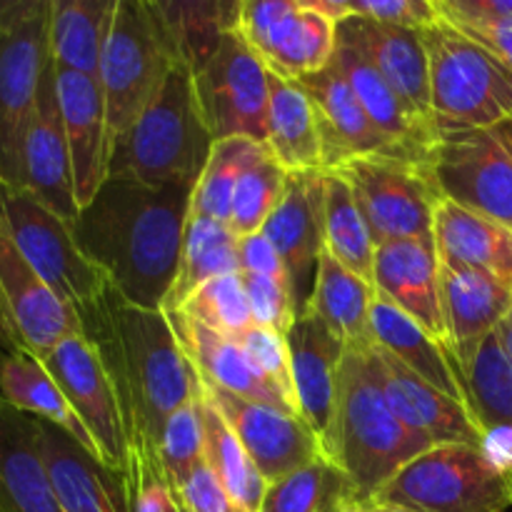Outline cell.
I'll return each instance as SVG.
<instances>
[{
  "label": "cell",
  "instance_id": "cell-1",
  "mask_svg": "<svg viewBox=\"0 0 512 512\" xmlns=\"http://www.w3.org/2000/svg\"><path fill=\"white\" fill-rule=\"evenodd\" d=\"M193 188L108 173L95 198L78 210L75 243L130 305L163 310L178 275Z\"/></svg>",
  "mask_w": 512,
  "mask_h": 512
},
{
  "label": "cell",
  "instance_id": "cell-2",
  "mask_svg": "<svg viewBox=\"0 0 512 512\" xmlns=\"http://www.w3.org/2000/svg\"><path fill=\"white\" fill-rule=\"evenodd\" d=\"M78 315L118 395L130 458L160 460L165 425L200 393V380L168 313L130 305L108 283L93 303L78 308Z\"/></svg>",
  "mask_w": 512,
  "mask_h": 512
},
{
  "label": "cell",
  "instance_id": "cell-3",
  "mask_svg": "<svg viewBox=\"0 0 512 512\" xmlns=\"http://www.w3.org/2000/svg\"><path fill=\"white\" fill-rule=\"evenodd\" d=\"M433 445L395 415L375 375L370 348H345L338 370V405L330 455L355 485L358 503H375L380 490Z\"/></svg>",
  "mask_w": 512,
  "mask_h": 512
},
{
  "label": "cell",
  "instance_id": "cell-4",
  "mask_svg": "<svg viewBox=\"0 0 512 512\" xmlns=\"http://www.w3.org/2000/svg\"><path fill=\"white\" fill-rule=\"evenodd\" d=\"M213 143L195 95L193 70L178 63L148 108L120 135L108 173H130L150 185H195Z\"/></svg>",
  "mask_w": 512,
  "mask_h": 512
},
{
  "label": "cell",
  "instance_id": "cell-5",
  "mask_svg": "<svg viewBox=\"0 0 512 512\" xmlns=\"http://www.w3.org/2000/svg\"><path fill=\"white\" fill-rule=\"evenodd\" d=\"M180 63L155 0H118L98 83L108 118V148L138 120ZM110 168V165H108Z\"/></svg>",
  "mask_w": 512,
  "mask_h": 512
},
{
  "label": "cell",
  "instance_id": "cell-6",
  "mask_svg": "<svg viewBox=\"0 0 512 512\" xmlns=\"http://www.w3.org/2000/svg\"><path fill=\"white\" fill-rule=\"evenodd\" d=\"M430 70V113L438 123L495 128L512 118V70L440 18L420 30Z\"/></svg>",
  "mask_w": 512,
  "mask_h": 512
},
{
  "label": "cell",
  "instance_id": "cell-7",
  "mask_svg": "<svg viewBox=\"0 0 512 512\" xmlns=\"http://www.w3.org/2000/svg\"><path fill=\"white\" fill-rule=\"evenodd\" d=\"M50 60V0H0V185L23 188V150Z\"/></svg>",
  "mask_w": 512,
  "mask_h": 512
},
{
  "label": "cell",
  "instance_id": "cell-8",
  "mask_svg": "<svg viewBox=\"0 0 512 512\" xmlns=\"http://www.w3.org/2000/svg\"><path fill=\"white\" fill-rule=\"evenodd\" d=\"M375 503L408 512H508L512 485L480 445L445 443L410 460Z\"/></svg>",
  "mask_w": 512,
  "mask_h": 512
},
{
  "label": "cell",
  "instance_id": "cell-9",
  "mask_svg": "<svg viewBox=\"0 0 512 512\" xmlns=\"http://www.w3.org/2000/svg\"><path fill=\"white\" fill-rule=\"evenodd\" d=\"M423 163L440 198L512 228V118L495 128L438 123Z\"/></svg>",
  "mask_w": 512,
  "mask_h": 512
},
{
  "label": "cell",
  "instance_id": "cell-10",
  "mask_svg": "<svg viewBox=\"0 0 512 512\" xmlns=\"http://www.w3.org/2000/svg\"><path fill=\"white\" fill-rule=\"evenodd\" d=\"M353 188L375 245L403 238L433 240L440 193L425 163L400 155H360L335 165Z\"/></svg>",
  "mask_w": 512,
  "mask_h": 512
},
{
  "label": "cell",
  "instance_id": "cell-11",
  "mask_svg": "<svg viewBox=\"0 0 512 512\" xmlns=\"http://www.w3.org/2000/svg\"><path fill=\"white\" fill-rule=\"evenodd\" d=\"M0 213L23 258L70 308L93 303L108 278L78 248L73 223L40 203L30 190L0 185Z\"/></svg>",
  "mask_w": 512,
  "mask_h": 512
},
{
  "label": "cell",
  "instance_id": "cell-12",
  "mask_svg": "<svg viewBox=\"0 0 512 512\" xmlns=\"http://www.w3.org/2000/svg\"><path fill=\"white\" fill-rule=\"evenodd\" d=\"M200 113L213 140H268L270 70L238 33H225L208 63L193 73Z\"/></svg>",
  "mask_w": 512,
  "mask_h": 512
},
{
  "label": "cell",
  "instance_id": "cell-13",
  "mask_svg": "<svg viewBox=\"0 0 512 512\" xmlns=\"http://www.w3.org/2000/svg\"><path fill=\"white\" fill-rule=\"evenodd\" d=\"M233 33L285 80L328 68L338 48V25L305 0H240Z\"/></svg>",
  "mask_w": 512,
  "mask_h": 512
},
{
  "label": "cell",
  "instance_id": "cell-14",
  "mask_svg": "<svg viewBox=\"0 0 512 512\" xmlns=\"http://www.w3.org/2000/svg\"><path fill=\"white\" fill-rule=\"evenodd\" d=\"M73 335H83L78 310L43 283L0 213V350H25L43 358Z\"/></svg>",
  "mask_w": 512,
  "mask_h": 512
},
{
  "label": "cell",
  "instance_id": "cell-15",
  "mask_svg": "<svg viewBox=\"0 0 512 512\" xmlns=\"http://www.w3.org/2000/svg\"><path fill=\"white\" fill-rule=\"evenodd\" d=\"M40 363L48 368V373L53 375L55 383L68 398L70 408L88 428L100 463L123 475L128 473V430H125L123 413H120L118 395H115L113 383H110L93 343L85 335H73L55 345L50 353H45Z\"/></svg>",
  "mask_w": 512,
  "mask_h": 512
},
{
  "label": "cell",
  "instance_id": "cell-16",
  "mask_svg": "<svg viewBox=\"0 0 512 512\" xmlns=\"http://www.w3.org/2000/svg\"><path fill=\"white\" fill-rule=\"evenodd\" d=\"M200 385H203L205 398L215 405L230 430L238 435L268 485L325 455L318 435L305 425L300 415L253 403L215 385Z\"/></svg>",
  "mask_w": 512,
  "mask_h": 512
},
{
  "label": "cell",
  "instance_id": "cell-17",
  "mask_svg": "<svg viewBox=\"0 0 512 512\" xmlns=\"http://www.w3.org/2000/svg\"><path fill=\"white\" fill-rule=\"evenodd\" d=\"M263 233L283 258L298 315L313 295L323 240V170L288 173L278 208L263 225Z\"/></svg>",
  "mask_w": 512,
  "mask_h": 512
},
{
  "label": "cell",
  "instance_id": "cell-18",
  "mask_svg": "<svg viewBox=\"0 0 512 512\" xmlns=\"http://www.w3.org/2000/svg\"><path fill=\"white\" fill-rule=\"evenodd\" d=\"M370 358L390 408L418 438L430 445H483L485 433L468 405L440 393L378 345H370Z\"/></svg>",
  "mask_w": 512,
  "mask_h": 512
},
{
  "label": "cell",
  "instance_id": "cell-19",
  "mask_svg": "<svg viewBox=\"0 0 512 512\" xmlns=\"http://www.w3.org/2000/svg\"><path fill=\"white\" fill-rule=\"evenodd\" d=\"M290 368H293L298 415L318 435L325 458L330 455L338 405V370L345 345L328 330L318 315H298L288 330Z\"/></svg>",
  "mask_w": 512,
  "mask_h": 512
},
{
  "label": "cell",
  "instance_id": "cell-20",
  "mask_svg": "<svg viewBox=\"0 0 512 512\" xmlns=\"http://www.w3.org/2000/svg\"><path fill=\"white\" fill-rule=\"evenodd\" d=\"M23 188L30 190L40 203L48 205L68 223L78 218L73 165H70L58 88H55L53 58L48 60L43 78H40L38 103H35L33 120H30L28 135H25Z\"/></svg>",
  "mask_w": 512,
  "mask_h": 512
},
{
  "label": "cell",
  "instance_id": "cell-21",
  "mask_svg": "<svg viewBox=\"0 0 512 512\" xmlns=\"http://www.w3.org/2000/svg\"><path fill=\"white\" fill-rule=\"evenodd\" d=\"M55 88H58L60 113H63L65 138H68L70 165L78 210L85 208L100 185L108 178V118L98 78L60 70L55 65Z\"/></svg>",
  "mask_w": 512,
  "mask_h": 512
},
{
  "label": "cell",
  "instance_id": "cell-22",
  "mask_svg": "<svg viewBox=\"0 0 512 512\" xmlns=\"http://www.w3.org/2000/svg\"><path fill=\"white\" fill-rule=\"evenodd\" d=\"M440 260L433 240L403 238L380 243L375 250V295L393 303L408 318L423 325L435 340L448 345L440 310Z\"/></svg>",
  "mask_w": 512,
  "mask_h": 512
},
{
  "label": "cell",
  "instance_id": "cell-23",
  "mask_svg": "<svg viewBox=\"0 0 512 512\" xmlns=\"http://www.w3.org/2000/svg\"><path fill=\"white\" fill-rule=\"evenodd\" d=\"M35 423L50 483L65 512H130L123 473L100 463L58 425L40 418Z\"/></svg>",
  "mask_w": 512,
  "mask_h": 512
},
{
  "label": "cell",
  "instance_id": "cell-24",
  "mask_svg": "<svg viewBox=\"0 0 512 512\" xmlns=\"http://www.w3.org/2000/svg\"><path fill=\"white\" fill-rule=\"evenodd\" d=\"M440 310L455 363L468 358L512 310V290L485 270L440 263Z\"/></svg>",
  "mask_w": 512,
  "mask_h": 512
},
{
  "label": "cell",
  "instance_id": "cell-25",
  "mask_svg": "<svg viewBox=\"0 0 512 512\" xmlns=\"http://www.w3.org/2000/svg\"><path fill=\"white\" fill-rule=\"evenodd\" d=\"M295 83H300V88L308 93L315 113H318L325 170L335 168L350 158H360V155H398L393 145L383 138V133L375 128L373 120L368 118L358 95L353 93L335 60L328 68L305 75Z\"/></svg>",
  "mask_w": 512,
  "mask_h": 512
},
{
  "label": "cell",
  "instance_id": "cell-26",
  "mask_svg": "<svg viewBox=\"0 0 512 512\" xmlns=\"http://www.w3.org/2000/svg\"><path fill=\"white\" fill-rule=\"evenodd\" d=\"M338 40L363 53V58L388 80L390 88L410 110L435 120L430 113L428 53L418 30L395 28L350 15L348 20L338 23Z\"/></svg>",
  "mask_w": 512,
  "mask_h": 512
},
{
  "label": "cell",
  "instance_id": "cell-27",
  "mask_svg": "<svg viewBox=\"0 0 512 512\" xmlns=\"http://www.w3.org/2000/svg\"><path fill=\"white\" fill-rule=\"evenodd\" d=\"M0 512H65L50 483L38 423L0 398Z\"/></svg>",
  "mask_w": 512,
  "mask_h": 512
},
{
  "label": "cell",
  "instance_id": "cell-28",
  "mask_svg": "<svg viewBox=\"0 0 512 512\" xmlns=\"http://www.w3.org/2000/svg\"><path fill=\"white\" fill-rule=\"evenodd\" d=\"M335 65L343 70L345 80L350 83L353 93L358 95L360 105L365 108L375 128L383 138L393 145L400 158H410L423 163L425 153L433 145L435 120L423 118L403 103L398 93L388 85V80L363 58V53L348 43H340L333 55Z\"/></svg>",
  "mask_w": 512,
  "mask_h": 512
},
{
  "label": "cell",
  "instance_id": "cell-29",
  "mask_svg": "<svg viewBox=\"0 0 512 512\" xmlns=\"http://www.w3.org/2000/svg\"><path fill=\"white\" fill-rule=\"evenodd\" d=\"M168 318L170 325H173L175 338H178L180 348H183L185 358L193 365L200 383L230 390V393L240 395V398L268 405V408L293 413V408L285 403L283 395L270 388L263 380V375L255 370V365L250 363L248 353H245L238 340L213 333V330L195 323L193 318H188L180 310L168 313Z\"/></svg>",
  "mask_w": 512,
  "mask_h": 512
},
{
  "label": "cell",
  "instance_id": "cell-30",
  "mask_svg": "<svg viewBox=\"0 0 512 512\" xmlns=\"http://www.w3.org/2000/svg\"><path fill=\"white\" fill-rule=\"evenodd\" d=\"M433 243L440 263L485 270L512 285V228L508 225L440 198L435 205Z\"/></svg>",
  "mask_w": 512,
  "mask_h": 512
},
{
  "label": "cell",
  "instance_id": "cell-31",
  "mask_svg": "<svg viewBox=\"0 0 512 512\" xmlns=\"http://www.w3.org/2000/svg\"><path fill=\"white\" fill-rule=\"evenodd\" d=\"M370 335H373V345L393 355L410 373L423 378L440 393L468 405L463 375L448 345L435 340L423 325L415 323L380 295H375L373 310H370Z\"/></svg>",
  "mask_w": 512,
  "mask_h": 512
},
{
  "label": "cell",
  "instance_id": "cell-32",
  "mask_svg": "<svg viewBox=\"0 0 512 512\" xmlns=\"http://www.w3.org/2000/svg\"><path fill=\"white\" fill-rule=\"evenodd\" d=\"M268 145L270 155L288 173L325 170L323 138L318 113L300 83L270 73L268 105Z\"/></svg>",
  "mask_w": 512,
  "mask_h": 512
},
{
  "label": "cell",
  "instance_id": "cell-33",
  "mask_svg": "<svg viewBox=\"0 0 512 512\" xmlns=\"http://www.w3.org/2000/svg\"><path fill=\"white\" fill-rule=\"evenodd\" d=\"M0 398L20 413L48 420L68 435H73L90 455L98 458L88 428L80 423L68 398L48 373L40 358L25 350H0Z\"/></svg>",
  "mask_w": 512,
  "mask_h": 512
},
{
  "label": "cell",
  "instance_id": "cell-34",
  "mask_svg": "<svg viewBox=\"0 0 512 512\" xmlns=\"http://www.w3.org/2000/svg\"><path fill=\"white\" fill-rule=\"evenodd\" d=\"M118 0H50V58L60 70L98 78Z\"/></svg>",
  "mask_w": 512,
  "mask_h": 512
},
{
  "label": "cell",
  "instance_id": "cell-35",
  "mask_svg": "<svg viewBox=\"0 0 512 512\" xmlns=\"http://www.w3.org/2000/svg\"><path fill=\"white\" fill-rule=\"evenodd\" d=\"M375 288L360 275L330 258L323 250L315 275L313 295H310L308 313L318 315L330 333L345 348H370V310H373Z\"/></svg>",
  "mask_w": 512,
  "mask_h": 512
},
{
  "label": "cell",
  "instance_id": "cell-36",
  "mask_svg": "<svg viewBox=\"0 0 512 512\" xmlns=\"http://www.w3.org/2000/svg\"><path fill=\"white\" fill-rule=\"evenodd\" d=\"M240 238L228 223L190 215L185 228L183 253H180L178 275L163 303V313H175L185 300L200 288L223 275L240 273Z\"/></svg>",
  "mask_w": 512,
  "mask_h": 512
},
{
  "label": "cell",
  "instance_id": "cell-37",
  "mask_svg": "<svg viewBox=\"0 0 512 512\" xmlns=\"http://www.w3.org/2000/svg\"><path fill=\"white\" fill-rule=\"evenodd\" d=\"M323 240L330 258L373 285L378 245L353 188L335 170H323Z\"/></svg>",
  "mask_w": 512,
  "mask_h": 512
},
{
  "label": "cell",
  "instance_id": "cell-38",
  "mask_svg": "<svg viewBox=\"0 0 512 512\" xmlns=\"http://www.w3.org/2000/svg\"><path fill=\"white\" fill-rule=\"evenodd\" d=\"M465 395L483 433L512 425V358L498 330L458 363Z\"/></svg>",
  "mask_w": 512,
  "mask_h": 512
},
{
  "label": "cell",
  "instance_id": "cell-39",
  "mask_svg": "<svg viewBox=\"0 0 512 512\" xmlns=\"http://www.w3.org/2000/svg\"><path fill=\"white\" fill-rule=\"evenodd\" d=\"M353 505H358L355 485L323 455L270 483L260 512H343Z\"/></svg>",
  "mask_w": 512,
  "mask_h": 512
},
{
  "label": "cell",
  "instance_id": "cell-40",
  "mask_svg": "<svg viewBox=\"0 0 512 512\" xmlns=\"http://www.w3.org/2000/svg\"><path fill=\"white\" fill-rule=\"evenodd\" d=\"M203 388V385H200ZM203 425H205V460L218 475L223 488L243 512H260L268 483L250 460L248 450L230 430L223 415L203 393Z\"/></svg>",
  "mask_w": 512,
  "mask_h": 512
},
{
  "label": "cell",
  "instance_id": "cell-41",
  "mask_svg": "<svg viewBox=\"0 0 512 512\" xmlns=\"http://www.w3.org/2000/svg\"><path fill=\"white\" fill-rule=\"evenodd\" d=\"M158 3V0H155ZM240 0H198V3H158L170 30L180 63L200 70L218 48L220 38L235 28Z\"/></svg>",
  "mask_w": 512,
  "mask_h": 512
},
{
  "label": "cell",
  "instance_id": "cell-42",
  "mask_svg": "<svg viewBox=\"0 0 512 512\" xmlns=\"http://www.w3.org/2000/svg\"><path fill=\"white\" fill-rule=\"evenodd\" d=\"M268 153V145L258 143L253 138H225L215 140L210 148L208 163L200 173L198 183L193 188L190 200V215L230 223V210H233V195L238 188V180L245 170Z\"/></svg>",
  "mask_w": 512,
  "mask_h": 512
},
{
  "label": "cell",
  "instance_id": "cell-43",
  "mask_svg": "<svg viewBox=\"0 0 512 512\" xmlns=\"http://www.w3.org/2000/svg\"><path fill=\"white\" fill-rule=\"evenodd\" d=\"M180 313L193 318L195 323L205 325L213 333L223 335V338L240 340L253 328V313H250L243 273L223 275V278L200 285L185 300Z\"/></svg>",
  "mask_w": 512,
  "mask_h": 512
},
{
  "label": "cell",
  "instance_id": "cell-44",
  "mask_svg": "<svg viewBox=\"0 0 512 512\" xmlns=\"http://www.w3.org/2000/svg\"><path fill=\"white\" fill-rule=\"evenodd\" d=\"M285 183H288V170L280 168L270 150L245 170L243 178L238 180V188H235L228 223L238 238L263 230V225L268 223V218L283 198Z\"/></svg>",
  "mask_w": 512,
  "mask_h": 512
},
{
  "label": "cell",
  "instance_id": "cell-45",
  "mask_svg": "<svg viewBox=\"0 0 512 512\" xmlns=\"http://www.w3.org/2000/svg\"><path fill=\"white\" fill-rule=\"evenodd\" d=\"M160 465L170 488L178 485L200 460L205 458V425H203V388L168 420L158 448Z\"/></svg>",
  "mask_w": 512,
  "mask_h": 512
},
{
  "label": "cell",
  "instance_id": "cell-46",
  "mask_svg": "<svg viewBox=\"0 0 512 512\" xmlns=\"http://www.w3.org/2000/svg\"><path fill=\"white\" fill-rule=\"evenodd\" d=\"M243 350L248 353L250 363L255 365L265 383L273 390L283 395L285 403L293 408L298 415V400H295V385H293V368H290V348L288 338L283 333H275L268 328H253L238 340Z\"/></svg>",
  "mask_w": 512,
  "mask_h": 512
},
{
  "label": "cell",
  "instance_id": "cell-47",
  "mask_svg": "<svg viewBox=\"0 0 512 512\" xmlns=\"http://www.w3.org/2000/svg\"><path fill=\"white\" fill-rule=\"evenodd\" d=\"M243 280L253 325L288 335V330L298 320V308H295L288 280L265 278V275H243Z\"/></svg>",
  "mask_w": 512,
  "mask_h": 512
},
{
  "label": "cell",
  "instance_id": "cell-48",
  "mask_svg": "<svg viewBox=\"0 0 512 512\" xmlns=\"http://www.w3.org/2000/svg\"><path fill=\"white\" fill-rule=\"evenodd\" d=\"M350 15L373 20V23L395 25V28L425 30L440 20L435 0H348Z\"/></svg>",
  "mask_w": 512,
  "mask_h": 512
},
{
  "label": "cell",
  "instance_id": "cell-49",
  "mask_svg": "<svg viewBox=\"0 0 512 512\" xmlns=\"http://www.w3.org/2000/svg\"><path fill=\"white\" fill-rule=\"evenodd\" d=\"M170 490L180 512H243L233 503L205 458Z\"/></svg>",
  "mask_w": 512,
  "mask_h": 512
},
{
  "label": "cell",
  "instance_id": "cell-50",
  "mask_svg": "<svg viewBox=\"0 0 512 512\" xmlns=\"http://www.w3.org/2000/svg\"><path fill=\"white\" fill-rule=\"evenodd\" d=\"M440 18L453 25L512 28V0H435Z\"/></svg>",
  "mask_w": 512,
  "mask_h": 512
},
{
  "label": "cell",
  "instance_id": "cell-51",
  "mask_svg": "<svg viewBox=\"0 0 512 512\" xmlns=\"http://www.w3.org/2000/svg\"><path fill=\"white\" fill-rule=\"evenodd\" d=\"M240 255V273L243 275H265V278L288 280V270H285L283 258L275 250V245L265 238V233L245 235L238 243Z\"/></svg>",
  "mask_w": 512,
  "mask_h": 512
},
{
  "label": "cell",
  "instance_id": "cell-52",
  "mask_svg": "<svg viewBox=\"0 0 512 512\" xmlns=\"http://www.w3.org/2000/svg\"><path fill=\"white\" fill-rule=\"evenodd\" d=\"M465 35L483 45L485 50L495 55L503 65L512 70V28H483V25H455Z\"/></svg>",
  "mask_w": 512,
  "mask_h": 512
},
{
  "label": "cell",
  "instance_id": "cell-53",
  "mask_svg": "<svg viewBox=\"0 0 512 512\" xmlns=\"http://www.w3.org/2000/svg\"><path fill=\"white\" fill-rule=\"evenodd\" d=\"M483 453L505 478H512V425L508 428H495L485 433Z\"/></svg>",
  "mask_w": 512,
  "mask_h": 512
},
{
  "label": "cell",
  "instance_id": "cell-54",
  "mask_svg": "<svg viewBox=\"0 0 512 512\" xmlns=\"http://www.w3.org/2000/svg\"><path fill=\"white\" fill-rule=\"evenodd\" d=\"M498 335H500V340H503L508 355L512 358V310L508 313V318L498 325Z\"/></svg>",
  "mask_w": 512,
  "mask_h": 512
},
{
  "label": "cell",
  "instance_id": "cell-55",
  "mask_svg": "<svg viewBox=\"0 0 512 512\" xmlns=\"http://www.w3.org/2000/svg\"><path fill=\"white\" fill-rule=\"evenodd\" d=\"M355 512H380L378 503H358L355 505Z\"/></svg>",
  "mask_w": 512,
  "mask_h": 512
},
{
  "label": "cell",
  "instance_id": "cell-56",
  "mask_svg": "<svg viewBox=\"0 0 512 512\" xmlns=\"http://www.w3.org/2000/svg\"><path fill=\"white\" fill-rule=\"evenodd\" d=\"M378 508H380V512H408L403 508H390V505H378Z\"/></svg>",
  "mask_w": 512,
  "mask_h": 512
},
{
  "label": "cell",
  "instance_id": "cell-57",
  "mask_svg": "<svg viewBox=\"0 0 512 512\" xmlns=\"http://www.w3.org/2000/svg\"><path fill=\"white\" fill-rule=\"evenodd\" d=\"M343 512H355V505H353V508H348V510H343Z\"/></svg>",
  "mask_w": 512,
  "mask_h": 512
},
{
  "label": "cell",
  "instance_id": "cell-58",
  "mask_svg": "<svg viewBox=\"0 0 512 512\" xmlns=\"http://www.w3.org/2000/svg\"><path fill=\"white\" fill-rule=\"evenodd\" d=\"M175 512H180V508H178V503H175Z\"/></svg>",
  "mask_w": 512,
  "mask_h": 512
},
{
  "label": "cell",
  "instance_id": "cell-59",
  "mask_svg": "<svg viewBox=\"0 0 512 512\" xmlns=\"http://www.w3.org/2000/svg\"><path fill=\"white\" fill-rule=\"evenodd\" d=\"M510 290H512V285H510Z\"/></svg>",
  "mask_w": 512,
  "mask_h": 512
}]
</instances>
